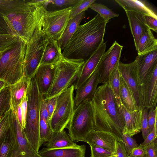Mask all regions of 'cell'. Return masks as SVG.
Wrapping results in <instances>:
<instances>
[{
	"instance_id": "obj_1",
	"label": "cell",
	"mask_w": 157,
	"mask_h": 157,
	"mask_svg": "<svg viewBox=\"0 0 157 157\" xmlns=\"http://www.w3.org/2000/svg\"><path fill=\"white\" fill-rule=\"evenodd\" d=\"M94 130L105 132L123 142L124 123L113 91L107 82L97 87L91 101Z\"/></svg>"
},
{
	"instance_id": "obj_2",
	"label": "cell",
	"mask_w": 157,
	"mask_h": 157,
	"mask_svg": "<svg viewBox=\"0 0 157 157\" xmlns=\"http://www.w3.org/2000/svg\"><path fill=\"white\" fill-rule=\"evenodd\" d=\"M98 13L86 23L80 25L64 47L63 56L86 60L104 42L106 24Z\"/></svg>"
},
{
	"instance_id": "obj_3",
	"label": "cell",
	"mask_w": 157,
	"mask_h": 157,
	"mask_svg": "<svg viewBox=\"0 0 157 157\" xmlns=\"http://www.w3.org/2000/svg\"><path fill=\"white\" fill-rule=\"evenodd\" d=\"M28 2L32 5L28 9L3 16L9 34L15 36L26 44L32 37L37 26L44 22V15L47 10L42 6Z\"/></svg>"
},
{
	"instance_id": "obj_4",
	"label": "cell",
	"mask_w": 157,
	"mask_h": 157,
	"mask_svg": "<svg viewBox=\"0 0 157 157\" xmlns=\"http://www.w3.org/2000/svg\"><path fill=\"white\" fill-rule=\"evenodd\" d=\"M27 112L25 128L22 129L25 137L37 153L41 146L39 132L40 109L44 97L40 93L34 76L26 93Z\"/></svg>"
},
{
	"instance_id": "obj_5",
	"label": "cell",
	"mask_w": 157,
	"mask_h": 157,
	"mask_svg": "<svg viewBox=\"0 0 157 157\" xmlns=\"http://www.w3.org/2000/svg\"><path fill=\"white\" fill-rule=\"evenodd\" d=\"M26 44L19 39L0 55V80L8 86L18 81L24 75Z\"/></svg>"
},
{
	"instance_id": "obj_6",
	"label": "cell",
	"mask_w": 157,
	"mask_h": 157,
	"mask_svg": "<svg viewBox=\"0 0 157 157\" xmlns=\"http://www.w3.org/2000/svg\"><path fill=\"white\" fill-rule=\"evenodd\" d=\"M74 142H86L90 131L94 130L93 113L91 101H86L75 107L67 128Z\"/></svg>"
},
{
	"instance_id": "obj_7",
	"label": "cell",
	"mask_w": 157,
	"mask_h": 157,
	"mask_svg": "<svg viewBox=\"0 0 157 157\" xmlns=\"http://www.w3.org/2000/svg\"><path fill=\"white\" fill-rule=\"evenodd\" d=\"M80 59H70L62 56L55 64V74L52 86L45 99L56 97L70 87L73 77L84 63Z\"/></svg>"
},
{
	"instance_id": "obj_8",
	"label": "cell",
	"mask_w": 157,
	"mask_h": 157,
	"mask_svg": "<svg viewBox=\"0 0 157 157\" xmlns=\"http://www.w3.org/2000/svg\"><path fill=\"white\" fill-rule=\"evenodd\" d=\"M74 90L72 85L56 97L55 109L49 121L54 133L64 130L70 121L75 108Z\"/></svg>"
},
{
	"instance_id": "obj_9",
	"label": "cell",
	"mask_w": 157,
	"mask_h": 157,
	"mask_svg": "<svg viewBox=\"0 0 157 157\" xmlns=\"http://www.w3.org/2000/svg\"><path fill=\"white\" fill-rule=\"evenodd\" d=\"M44 22L39 25L26 44L24 61V75L32 78L40 66L48 40L42 33Z\"/></svg>"
},
{
	"instance_id": "obj_10",
	"label": "cell",
	"mask_w": 157,
	"mask_h": 157,
	"mask_svg": "<svg viewBox=\"0 0 157 157\" xmlns=\"http://www.w3.org/2000/svg\"><path fill=\"white\" fill-rule=\"evenodd\" d=\"M71 7L46 12L42 33L47 40L58 41L61 38L70 19Z\"/></svg>"
},
{
	"instance_id": "obj_11",
	"label": "cell",
	"mask_w": 157,
	"mask_h": 157,
	"mask_svg": "<svg viewBox=\"0 0 157 157\" xmlns=\"http://www.w3.org/2000/svg\"><path fill=\"white\" fill-rule=\"evenodd\" d=\"M123 48V46L115 41L103 54L97 69L99 83L103 84L108 82L110 74L118 65Z\"/></svg>"
},
{
	"instance_id": "obj_12",
	"label": "cell",
	"mask_w": 157,
	"mask_h": 157,
	"mask_svg": "<svg viewBox=\"0 0 157 157\" xmlns=\"http://www.w3.org/2000/svg\"><path fill=\"white\" fill-rule=\"evenodd\" d=\"M118 68L120 75L123 78L131 92L137 109H143L145 108L140 87L138 83L135 60L128 63H124L120 61Z\"/></svg>"
},
{
	"instance_id": "obj_13",
	"label": "cell",
	"mask_w": 157,
	"mask_h": 157,
	"mask_svg": "<svg viewBox=\"0 0 157 157\" xmlns=\"http://www.w3.org/2000/svg\"><path fill=\"white\" fill-rule=\"evenodd\" d=\"M10 119L16 138L12 157H42L35 150L25 137L14 112L11 109Z\"/></svg>"
},
{
	"instance_id": "obj_14",
	"label": "cell",
	"mask_w": 157,
	"mask_h": 157,
	"mask_svg": "<svg viewBox=\"0 0 157 157\" xmlns=\"http://www.w3.org/2000/svg\"><path fill=\"white\" fill-rule=\"evenodd\" d=\"M138 85L140 86L157 66V49L136 58Z\"/></svg>"
},
{
	"instance_id": "obj_15",
	"label": "cell",
	"mask_w": 157,
	"mask_h": 157,
	"mask_svg": "<svg viewBox=\"0 0 157 157\" xmlns=\"http://www.w3.org/2000/svg\"><path fill=\"white\" fill-rule=\"evenodd\" d=\"M118 109L124 123L123 134L131 136L139 133L141 131L143 109H139L136 111L130 112L121 104Z\"/></svg>"
},
{
	"instance_id": "obj_16",
	"label": "cell",
	"mask_w": 157,
	"mask_h": 157,
	"mask_svg": "<svg viewBox=\"0 0 157 157\" xmlns=\"http://www.w3.org/2000/svg\"><path fill=\"white\" fill-rule=\"evenodd\" d=\"M107 42H103L97 49L85 61L82 65L79 77L74 85L77 90L97 70L101 59L105 52Z\"/></svg>"
},
{
	"instance_id": "obj_17",
	"label": "cell",
	"mask_w": 157,
	"mask_h": 157,
	"mask_svg": "<svg viewBox=\"0 0 157 157\" xmlns=\"http://www.w3.org/2000/svg\"><path fill=\"white\" fill-rule=\"evenodd\" d=\"M145 108L156 106L157 102V66L140 86Z\"/></svg>"
},
{
	"instance_id": "obj_18",
	"label": "cell",
	"mask_w": 157,
	"mask_h": 157,
	"mask_svg": "<svg viewBox=\"0 0 157 157\" xmlns=\"http://www.w3.org/2000/svg\"><path fill=\"white\" fill-rule=\"evenodd\" d=\"M55 74V64H41L34 76L39 90L44 97L52 85Z\"/></svg>"
},
{
	"instance_id": "obj_19",
	"label": "cell",
	"mask_w": 157,
	"mask_h": 157,
	"mask_svg": "<svg viewBox=\"0 0 157 157\" xmlns=\"http://www.w3.org/2000/svg\"><path fill=\"white\" fill-rule=\"evenodd\" d=\"M99 83V75L96 70L77 90L74 98L75 107L86 101H91Z\"/></svg>"
},
{
	"instance_id": "obj_20",
	"label": "cell",
	"mask_w": 157,
	"mask_h": 157,
	"mask_svg": "<svg viewBox=\"0 0 157 157\" xmlns=\"http://www.w3.org/2000/svg\"><path fill=\"white\" fill-rule=\"evenodd\" d=\"M117 140L112 135L105 132L93 130L86 139V143L115 152Z\"/></svg>"
},
{
	"instance_id": "obj_21",
	"label": "cell",
	"mask_w": 157,
	"mask_h": 157,
	"mask_svg": "<svg viewBox=\"0 0 157 157\" xmlns=\"http://www.w3.org/2000/svg\"><path fill=\"white\" fill-rule=\"evenodd\" d=\"M31 78L23 75L15 84L9 86L11 95V109L15 113L26 94Z\"/></svg>"
},
{
	"instance_id": "obj_22",
	"label": "cell",
	"mask_w": 157,
	"mask_h": 157,
	"mask_svg": "<svg viewBox=\"0 0 157 157\" xmlns=\"http://www.w3.org/2000/svg\"><path fill=\"white\" fill-rule=\"evenodd\" d=\"M136 49L141 36L150 29L146 25L144 15L132 11H125Z\"/></svg>"
},
{
	"instance_id": "obj_23",
	"label": "cell",
	"mask_w": 157,
	"mask_h": 157,
	"mask_svg": "<svg viewBox=\"0 0 157 157\" xmlns=\"http://www.w3.org/2000/svg\"><path fill=\"white\" fill-rule=\"evenodd\" d=\"M86 146L85 145L77 147L47 149L43 148L38 154L42 157H85Z\"/></svg>"
},
{
	"instance_id": "obj_24",
	"label": "cell",
	"mask_w": 157,
	"mask_h": 157,
	"mask_svg": "<svg viewBox=\"0 0 157 157\" xmlns=\"http://www.w3.org/2000/svg\"><path fill=\"white\" fill-rule=\"evenodd\" d=\"M125 11H132L144 15L150 16L157 18L156 13L146 1L137 0H115Z\"/></svg>"
},
{
	"instance_id": "obj_25",
	"label": "cell",
	"mask_w": 157,
	"mask_h": 157,
	"mask_svg": "<svg viewBox=\"0 0 157 157\" xmlns=\"http://www.w3.org/2000/svg\"><path fill=\"white\" fill-rule=\"evenodd\" d=\"M44 145L47 149L77 147L79 146L74 143L65 130L53 133L49 141L44 143Z\"/></svg>"
},
{
	"instance_id": "obj_26",
	"label": "cell",
	"mask_w": 157,
	"mask_h": 157,
	"mask_svg": "<svg viewBox=\"0 0 157 157\" xmlns=\"http://www.w3.org/2000/svg\"><path fill=\"white\" fill-rule=\"evenodd\" d=\"M62 56V51L57 41L49 40L46 44L40 65L55 64Z\"/></svg>"
},
{
	"instance_id": "obj_27",
	"label": "cell",
	"mask_w": 157,
	"mask_h": 157,
	"mask_svg": "<svg viewBox=\"0 0 157 157\" xmlns=\"http://www.w3.org/2000/svg\"><path fill=\"white\" fill-rule=\"evenodd\" d=\"M85 11H84L75 17L70 18L61 38L57 41L58 44L62 51L66 44L80 25L81 21L85 17Z\"/></svg>"
},
{
	"instance_id": "obj_28",
	"label": "cell",
	"mask_w": 157,
	"mask_h": 157,
	"mask_svg": "<svg viewBox=\"0 0 157 157\" xmlns=\"http://www.w3.org/2000/svg\"><path fill=\"white\" fill-rule=\"evenodd\" d=\"M31 6L27 0H0V14L3 16L22 11L28 9Z\"/></svg>"
},
{
	"instance_id": "obj_29",
	"label": "cell",
	"mask_w": 157,
	"mask_h": 157,
	"mask_svg": "<svg viewBox=\"0 0 157 157\" xmlns=\"http://www.w3.org/2000/svg\"><path fill=\"white\" fill-rule=\"evenodd\" d=\"M157 49V40L150 29L140 37L137 48L138 55H144Z\"/></svg>"
},
{
	"instance_id": "obj_30",
	"label": "cell",
	"mask_w": 157,
	"mask_h": 157,
	"mask_svg": "<svg viewBox=\"0 0 157 157\" xmlns=\"http://www.w3.org/2000/svg\"><path fill=\"white\" fill-rule=\"evenodd\" d=\"M120 95L121 104L127 110L132 112L138 110L131 92L121 75Z\"/></svg>"
},
{
	"instance_id": "obj_31",
	"label": "cell",
	"mask_w": 157,
	"mask_h": 157,
	"mask_svg": "<svg viewBox=\"0 0 157 157\" xmlns=\"http://www.w3.org/2000/svg\"><path fill=\"white\" fill-rule=\"evenodd\" d=\"M16 144L15 134L10 124L9 130L0 146V157H12Z\"/></svg>"
},
{
	"instance_id": "obj_32",
	"label": "cell",
	"mask_w": 157,
	"mask_h": 157,
	"mask_svg": "<svg viewBox=\"0 0 157 157\" xmlns=\"http://www.w3.org/2000/svg\"><path fill=\"white\" fill-rule=\"evenodd\" d=\"M118 66L110 74L109 77L108 82L114 94L118 107H119L121 104V102L120 95V75Z\"/></svg>"
},
{
	"instance_id": "obj_33",
	"label": "cell",
	"mask_w": 157,
	"mask_h": 157,
	"mask_svg": "<svg viewBox=\"0 0 157 157\" xmlns=\"http://www.w3.org/2000/svg\"><path fill=\"white\" fill-rule=\"evenodd\" d=\"M11 109L10 92V86H8L0 91V122Z\"/></svg>"
},
{
	"instance_id": "obj_34",
	"label": "cell",
	"mask_w": 157,
	"mask_h": 157,
	"mask_svg": "<svg viewBox=\"0 0 157 157\" xmlns=\"http://www.w3.org/2000/svg\"><path fill=\"white\" fill-rule=\"evenodd\" d=\"M98 14L107 23L111 19L119 16L106 6L101 3H94L89 7Z\"/></svg>"
},
{
	"instance_id": "obj_35",
	"label": "cell",
	"mask_w": 157,
	"mask_h": 157,
	"mask_svg": "<svg viewBox=\"0 0 157 157\" xmlns=\"http://www.w3.org/2000/svg\"><path fill=\"white\" fill-rule=\"evenodd\" d=\"M39 132L40 144L41 146L49 141L53 132L50 123L48 122L40 116L39 123Z\"/></svg>"
},
{
	"instance_id": "obj_36",
	"label": "cell",
	"mask_w": 157,
	"mask_h": 157,
	"mask_svg": "<svg viewBox=\"0 0 157 157\" xmlns=\"http://www.w3.org/2000/svg\"><path fill=\"white\" fill-rule=\"evenodd\" d=\"M19 40L15 36L10 34H0V53L11 47Z\"/></svg>"
},
{
	"instance_id": "obj_37",
	"label": "cell",
	"mask_w": 157,
	"mask_h": 157,
	"mask_svg": "<svg viewBox=\"0 0 157 157\" xmlns=\"http://www.w3.org/2000/svg\"><path fill=\"white\" fill-rule=\"evenodd\" d=\"M95 1V0H81L75 6L72 7L70 18L75 17L83 12L87 10L90 6Z\"/></svg>"
},
{
	"instance_id": "obj_38",
	"label": "cell",
	"mask_w": 157,
	"mask_h": 157,
	"mask_svg": "<svg viewBox=\"0 0 157 157\" xmlns=\"http://www.w3.org/2000/svg\"><path fill=\"white\" fill-rule=\"evenodd\" d=\"M11 111V109L6 113L0 122V146L10 127Z\"/></svg>"
},
{
	"instance_id": "obj_39",
	"label": "cell",
	"mask_w": 157,
	"mask_h": 157,
	"mask_svg": "<svg viewBox=\"0 0 157 157\" xmlns=\"http://www.w3.org/2000/svg\"><path fill=\"white\" fill-rule=\"evenodd\" d=\"M91 149V157H109L115 152L99 146L89 144Z\"/></svg>"
},
{
	"instance_id": "obj_40",
	"label": "cell",
	"mask_w": 157,
	"mask_h": 157,
	"mask_svg": "<svg viewBox=\"0 0 157 157\" xmlns=\"http://www.w3.org/2000/svg\"><path fill=\"white\" fill-rule=\"evenodd\" d=\"M122 141L128 155H130L134 148L138 146L135 139L126 134H123Z\"/></svg>"
},
{
	"instance_id": "obj_41",
	"label": "cell",
	"mask_w": 157,
	"mask_h": 157,
	"mask_svg": "<svg viewBox=\"0 0 157 157\" xmlns=\"http://www.w3.org/2000/svg\"><path fill=\"white\" fill-rule=\"evenodd\" d=\"M81 0H52L51 4L54 6L62 9L70 7H73L78 3Z\"/></svg>"
},
{
	"instance_id": "obj_42",
	"label": "cell",
	"mask_w": 157,
	"mask_h": 157,
	"mask_svg": "<svg viewBox=\"0 0 157 157\" xmlns=\"http://www.w3.org/2000/svg\"><path fill=\"white\" fill-rule=\"evenodd\" d=\"M148 114L147 109L145 108L143 109L141 131L142 132V136L144 140L149 133L147 121Z\"/></svg>"
},
{
	"instance_id": "obj_43",
	"label": "cell",
	"mask_w": 157,
	"mask_h": 157,
	"mask_svg": "<svg viewBox=\"0 0 157 157\" xmlns=\"http://www.w3.org/2000/svg\"><path fill=\"white\" fill-rule=\"evenodd\" d=\"M151 107L148 113L147 121L149 132L152 130L155 122L157 121V107Z\"/></svg>"
},
{
	"instance_id": "obj_44",
	"label": "cell",
	"mask_w": 157,
	"mask_h": 157,
	"mask_svg": "<svg viewBox=\"0 0 157 157\" xmlns=\"http://www.w3.org/2000/svg\"><path fill=\"white\" fill-rule=\"evenodd\" d=\"M157 139L149 144L143 147L145 152V157H157Z\"/></svg>"
},
{
	"instance_id": "obj_45",
	"label": "cell",
	"mask_w": 157,
	"mask_h": 157,
	"mask_svg": "<svg viewBox=\"0 0 157 157\" xmlns=\"http://www.w3.org/2000/svg\"><path fill=\"white\" fill-rule=\"evenodd\" d=\"M157 121L155 122L152 130L149 132L144 140L142 145L143 147L145 146L154 142L157 137Z\"/></svg>"
},
{
	"instance_id": "obj_46",
	"label": "cell",
	"mask_w": 157,
	"mask_h": 157,
	"mask_svg": "<svg viewBox=\"0 0 157 157\" xmlns=\"http://www.w3.org/2000/svg\"><path fill=\"white\" fill-rule=\"evenodd\" d=\"M145 23L150 29H151L156 33L157 32V18L153 17L144 15Z\"/></svg>"
},
{
	"instance_id": "obj_47",
	"label": "cell",
	"mask_w": 157,
	"mask_h": 157,
	"mask_svg": "<svg viewBox=\"0 0 157 157\" xmlns=\"http://www.w3.org/2000/svg\"><path fill=\"white\" fill-rule=\"evenodd\" d=\"M115 152L117 157H128L124 144L122 142L117 141Z\"/></svg>"
},
{
	"instance_id": "obj_48",
	"label": "cell",
	"mask_w": 157,
	"mask_h": 157,
	"mask_svg": "<svg viewBox=\"0 0 157 157\" xmlns=\"http://www.w3.org/2000/svg\"><path fill=\"white\" fill-rule=\"evenodd\" d=\"M22 115V127L24 129L25 126L26 116L27 108V98L26 94L25 96L21 103Z\"/></svg>"
},
{
	"instance_id": "obj_49",
	"label": "cell",
	"mask_w": 157,
	"mask_h": 157,
	"mask_svg": "<svg viewBox=\"0 0 157 157\" xmlns=\"http://www.w3.org/2000/svg\"><path fill=\"white\" fill-rule=\"evenodd\" d=\"M145 152L141 144L132 151L128 157H145Z\"/></svg>"
},
{
	"instance_id": "obj_50",
	"label": "cell",
	"mask_w": 157,
	"mask_h": 157,
	"mask_svg": "<svg viewBox=\"0 0 157 157\" xmlns=\"http://www.w3.org/2000/svg\"><path fill=\"white\" fill-rule=\"evenodd\" d=\"M40 116L48 122L50 123L47 102L46 100L44 98L42 100L41 104Z\"/></svg>"
},
{
	"instance_id": "obj_51",
	"label": "cell",
	"mask_w": 157,
	"mask_h": 157,
	"mask_svg": "<svg viewBox=\"0 0 157 157\" xmlns=\"http://www.w3.org/2000/svg\"><path fill=\"white\" fill-rule=\"evenodd\" d=\"M45 99L46 100L47 102V108L49 114V120L50 121V120L55 109L56 97L50 99Z\"/></svg>"
},
{
	"instance_id": "obj_52",
	"label": "cell",
	"mask_w": 157,
	"mask_h": 157,
	"mask_svg": "<svg viewBox=\"0 0 157 157\" xmlns=\"http://www.w3.org/2000/svg\"><path fill=\"white\" fill-rule=\"evenodd\" d=\"M0 34H9V31L6 22L3 16L0 14Z\"/></svg>"
},
{
	"instance_id": "obj_53",
	"label": "cell",
	"mask_w": 157,
	"mask_h": 157,
	"mask_svg": "<svg viewBox=\"0 0 157 157\" xmlns=\"http://www.w3.org/2000/svg\"><path fill=\"white\" fill-rule=\"evenodd\" d=\"M18 121L22 127V111L21 104L19 105L15 113Z\"/></svg>"
},
{
	"instance_id": "obj_54",
	"label": "cell",
	"mask_w": 157,
	"mask_h": 157,
	"mask_svg": "<svg viewBox=\"0 0 157 157\" xmlns=\"http://www.w3.org/2000/svg\"><path fill=\"white\" fill-rule=\"evenodd\" d=\"M8 85L4 81L0 80V91L5 87Z\"/></svg>"
},
{
	"instance_id": "obj_55",
	"label": "cell",
	"mask_w": 157,
	"mask_h": 157,
	"mask_svg": "<svg viewBox=\"0 0 157 157\" xmlns=\"http://www.w3.org/2000/svg\"><path fill=\"white\" fill-rule=\"evenodd\" d=\"M109 157H117V156L115 154V155H114L111 156H110Z\"/></svg>"
},
{
	"instance_id": "obj_56",
	"label": "cell",
	"mask_w": 157,
	"mask_h": 157,
	"mask_svg": "<svg viewBox=\"0 0 157 157\" xmlns=\"http://www.w3.org/2000/svg\"><path fill=\"white\" fill-rule=\"evenodd\" d=\"M1 53H0V54H1Z\"/></svg>"
},
{
	"instance_id": "obj_57",
	"label": "cell",
	"mask_w": 157,
	"mask_h": 157,
	"mask_svg": "<svg viewBox=\"0 0 157 157\" xmlns=\"http://www.w3.org/2000/svg\"></svg>"
}]
</instances>
